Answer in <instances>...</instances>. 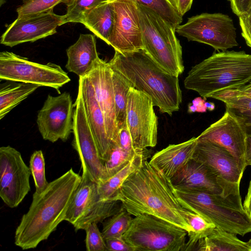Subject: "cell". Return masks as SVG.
<instances>
[{"label":"cell","mask_w":251,"mask_h":251,"mask_svg":"<svg viewBox=\"0 0 251 251\" xmlns=\"http://www.w3.org/2000/svg\"><path fill=\"white\" fill-rule=\"evenodd\" d=\"M119 201L131 215H151L184 229L188 234L192 232L180 213L182 207L170 179L147 160L123 184Z\"/></svg>","instance_id":"cell-1"},{"label":"cell","mask_w":251,"mask_h":251,"mask_svg":"<svg viewBox=\"0 0 251 251\" xmlns=\"http://www.w3.org/2000/svg\"><path fill=\"white\" fill-rule=\"evenodd\" d=\"M81 180V176L71 168L49 182L42 193L34 192L29 209L16 229L15 244L22 250H29L48 239L65 220Z\"/></svg>","instance_id":"cell-2"},{"label":"cell","mask_w":251,"mask_h":251,"mask_svg":"<svg viewBox=\"0 0 251 251\" xmlns=\"http://www.w3.org/2000/svg\"><path fill=\"white\" fill-rule=\"evenodd\" d=\"M108 62L133 87L147 95L160 112L172 116L179 109L182 96L178 76L162 69L143 50L124 53L115 50Z\"/></svg>","instance_id":"cell-3"},{"label":"cell","mask_w":251,"mask_h":251,"mask_svg":"<svg viewBox=\"0 0 251 251\" xmlns=\"http://www.w3.org/2000/svg\"><path fill=\"white\" fill-rule=\"evenodd\" d=\"M251 81V54L221 51L193 66L184 81L188 90L206 99L212 94L243 86Z\"/></svg>","instance_id":"cell-4"},{"label":"cell","mask_w":251,"mask_h":251,"mask_svg":"<svg viewBox=\"0 0 251 251\" xmlns=\"http://www.w3.org/2000/svg\"><path fill=\"white\" fill-rule=\"evenodd\" d=\"M173 190L182 207L202 216L216 227L241 236L251 232V217L244 208L240 193L225 196L174 186Z\"/></svg>","instance_id":"cell-5"},{"label":"cell","mask_w":251,"mask_h":251,"mask_svg":"<svg viewBox=\"0 0 251 251\" xmlns=\"http://www.w3.org/2000/svg\"><path fill=\"white\" fill-rule=\"evenodd\" d=\"M143 49L166 72L177 76L184 67L176 28L149 8L137 2Z\"/></svg>","instance_id":"cell-6"},{"label":"cell","mask_w":251,"mask_h":251,"mask_svg":"<svg viewBox=\"0 0 251 251\" xmlns=\"http://www.w3.org/2000/svg\"><path fill=\"white\" fill-rule=\"evenodd\" d=\"M188 232L154 216H135L123 235L133 251H182Z\"/></svg>","instance_id":"cell-7"},{"label":"cell","mask_w":251,"mask_h":251,"mask_svg":"<svg viewBox=\"0 0 251 251\" xmlns=\"http://www.w3.org/2000/svg\"><path fill=\"white\" fill-rule=\"evenodd\" d=\"M81 181L68 207L65 221L71 224L75 231L86 228L92 223H102L121 208L119 201H100L97 183L88 172L82 170Z\"/></svg>","instance_id":"cell-8"},{"label":"cell","mask_w":251,"mask_h":251,"mask_svg":"<svg viewBox=\"0 0 251 251\" xmlns=\"http://www.w3.org/2000/svg\"><path fill=\"white\" fill-rule=\"evenodd\" d=\"M0 78L50 87L59 93V89L71 80L59 65L34 62L7 51L0 53Z\"/></svg>","instance_id":"cell-9"},{"label":"cell","mask_w":251,"mask_h":251,"mask_svg":"<svg viewBox=\"0 0 251 251\" xmlns=\"http://www.w3.org/2000/svg\"><path fill=\"white\" fill-rule=\"evenodd\" d=\"M176 32L188 41L209 45L219 51L238 45L232 19L220 13H204L193 16L185 24L178 25Z\"/></svg>","instance_id":"cell-10"},{"label":"cell","mask_w":251,"mask_h":251,"mask_svg":"<svg viewBox=\"0 0 251 251\" xmlns=\"http://www.w3.org/2000/svg\"><path fill=\"white\" fill-rule=\"evenodd\" d=\"M152 100L131 87L128 91L126 122L134 147H154L157 143L158 118Z\"/></svg>","instance_id":"cell-11"},{"label":"cell","mask_w":251,"mask_h":251,"mask_svg":"<svg viewBox=\"0 0 251 251\" xmlns=\"http://www.w3.org/2000/svg\"><path fill=\"white\" fill-rule=\"evenodd\" d=\"M29 167L21 153L10 146L0 148V197L10 208L17 207L30 190Z\"/></svg>","instance_id":"cell-12"},{"label":"cell","mask_w":251,"mask_h":251,"mask_svg":"<svg viewBox=\"0 0 251 251\" xmlns=\"http://www.w3.org/2000/svg\"><path fill=\"white\" fill-rule=\"evenodd\" d=\"M74 105L71 95L64 92L48 95L37 117L38 130L45 140L66 141L73 132Z\"/></svg>","instance_id":"cell-13"},{"label":"cell","mask_w":251,"mask_h":251,"mask_svg":"<svg viewBox=\"0 0 251 251\" xmlns=\"http://www.w3.org/2000/svg\"><path fill=\"white\" fill-rule=\"evenodd\" d=\"M72 146L77 152L82 170L88 172L94 180H102L103 162L88 124L80 91L74 104Z\"/></svg>","instance_id":"cell-14"},{"label":"cell","mask_w":251,"mask_h":251,"mask_svg":"<svg viewBox=\"0 0 251 251\" xmlns=\"http://www.w3.org/2000/svg\"><path fill=\"white\" fill-rule=\"evenodd\" d=\"M63 18L53 10L18 17L2 35L0 44L12 47L51 35L56 32L57 26L62 25Z\"/></svg>","instance_id":"cell-15"},{"label":"cell","mask_w":251,"mask_h":251,"mask_svg":"<svg viewBox=\"0 0 251 251\" xmlns=\"http://www.w3.org/2000/svg\"><path fill=\"white\" fill-rule=\"evenodd\" d=\"M112 2L115 21L109 45L122 53L142 50L137 2L134 0H112Z\"/></svg>","instance_id":"cell-16"},{"label":"cell","mask_w":251,"mask_h":251,"mask_svg":"<svg viewBox=\"0 0 251 251\" xmlns=\"http://www.w3.org/2000/svg\"><path fill=\"white\" fill-rule=\"evenodd\" d=\"M93 87L96 99L103 114L106 130L111 146L118 144L112 70L109 62L99 57L85 76Z\"/></svg>","instance_id":"cell-17"},{"label":"cell","mask_w":251,"mask_h":251,"mask_svg":"<svg viewBox=\"0 0 251 251\" xmlns=\"http://www.w3.org/2000/svg\"><path fill=\"white\" fill-rule=\"evenodd\" d=\"M179 189H200L225 196L240 193V184L230 183L215 171L192 158L171 179Z\"/></svg>","instance_id":"cell-18"},{"label":"cell","mask_w":251,"mask_h":251,"mask_svg":"<svg viewBox=\"0 0 251 251\" xmlns=\"http://www.w3.org/2000/svg\"><path fill=\"white\" fill-rule=\"evenodd\" d=\"M247 137L245 129L240 121L226 110L223 116L204 130L197 138L213 142L226 149L244 171L247 167L245 161Z\"/></svg>","instance_id":"cell-19"},{"label":"cell","mask_w":251,"mask_h":251,"mask_svg":"<svg viewBox=\"0 0 251 251\" xmlns=\"http://www.w3.org/2000/svg\"><path fill=\"white\" fill-rule=\"evenodd\" d=\"M193 158L215 171L225 180L240 184L244 171L234 157L222 146L198 139Z\"/></svg>","instance_id":"cell-20"},{"label":"cell","mask_w":251,"mask_h":251,"mask_svg":"<svg viewBox=\"0 0 251 251\" xmlns=\"http://www.w3.org/2000/svg\"><path fill=\"white\" fill-rule=\"evenodd\" d=\"M78 89L83 101L86 117L104 163L108 158L111 145L108 138L103 114L96 99L93 86L86 77H79Z\"/></svg>","instance_id":"cell-21"},{"label":"cell","mask_w":251,"mask_h":251,"mask_svg":"<svg viewBox=\"0 0 251 251\" xmlns=\"http://www.w3.org/2000/svg\"><path fill=\"white\" fill-rule=\"evenodd\" d=\"M197 137L177 144H170L156 152L149 161L171 179L192 158Z\"/></svg>","instance_id":"cell-22"},{"label":"cell","mask_w":251,"mask_h":251,"mask_svg":"<svg viewBox=\"0 0 251 251\" xmlns=\"http://www.w3.org/2000/svg\"><path fill=\"white\" fill-rule=\"evenodd\" d=\"M66 52L68 60L65 67L68 71L79 77L86 76L99 57L95 36L80 34L77 41L67 49Z\"/></svg>","instance_id":"cell-23"},{"label":"cell","mask_w":251,"mask_h":251,"mask_svg":"<svg viewBox=\"0 0 251 251\" xmlns=\"http://www.w3.org/2000/svg\"><path fill=\"white\" fill-rule=\"evenodd\" d=\"M114 21V9L112 0H110L86 11L82 14L79 23L109 45Z\"/></svg>","instance_id":"cell-24"},{"label":"cell","mask_w":251,"mask_h":251,"mask_svg":"<svg viewBox=\"0 0 251 251\" xmlns=\"http://www.w3.org/2000/svg\"><path fill=\"white\" fill-rule=\"evenodd\" d=\"M150 151L146 149L136 154L123 169L108 179L97 183L98 192L100 201H119L121 188L126 180L148 160Z\"/></svg>","instance_id":"cell-25"},{"label":"cell","mask_w":251,"mask_h":251,"mask_svg":"<svg viewBox=\"0 0 251 251\" xmlns=\"http://www.w3.org/2000/svg\"><path fill=\"white\" fill-rule=\"evenodd\" d=\"M236 235L215 227L209 235L199 240L196 250L250 251L247 243L239 239Z\"/></svg>","instance_id":"cell-26"},{"label":"cell","mask_w":251,"mask_h":251,"mask_svg":"<svg viewBox=\"0 0 251 251\" xmlns=\"http://www.w3.org/2000/svg\"><path fill=\"white\" fill-rule=\"evenodd\" d=\"M39 87L36 84L20 82L2 87L0 90V119Z\"/></svg>","instance_id":"cell-27"},{"label":"cell","mask_w":251,"mask_h":251,"mask_svg":"<svg viewBox=\"0 0 251 251\" xmlns=\"http://www.w3.org/2000/svg\"><path fill=\"white\" fill-rule=\"evenodd\" d=\"M180 213L192 229L184 251L196 250L199 240L209 235L216 226L202 216L183 207Z\"/></svg>","instance_id":"cell-28"},{"label":"cell","mask_w":251,"mask_h":251,"mask_svg":"<svg viewBox=\"0 0 251 251\" xmlns=\"http://www.w3.org/2000/svg\"><path fill=\"white\" fill-rule=\"evenodd\" d=\"M112 70L116 121L119 130L126 123L127 95L129 89L132 86L120 73L112 69Z\"/></svg>","instance_id":"cell-29"},{"label":"cell","mask_w":251,"mask_h":251,"mask_svg":"<svg viewBox=\"0 0 251 251\" xmlns=\"http://www.w3.org/2000/svg\"><path fill=\"white\" fill-rule=\"evenodd\" d=\"M122 206L120 209L103 223L101 231L104 239L123 237L133 218Z\"/></svg>","instance_id":"cell-30"},{"label":"cell","mask_w":251,"mask_h":251,"mask_svg":"<svg viewBox=\"0 0 251 251\" xmlns=\"http://www.w3.org/2000/svg\"><path fill=\"white\" fill-rule=\"evenodd\" d=\"M220 100L225 103L226 110L232 113L240 121L247 135L251 136V98L234 97Z\"/></svg>","instance_id":"cell-31"},{"label":"cell","mask_w":251,"mask_h":251,"mask_svg":"<svg viewBox=\"0 0 251 251\" xmlns=\"http://www.w3.org/2000/svg\"><path fill=\"white\" fill-rule=\"evenodd\" d=\"M138 153L128 152L122 149L118 144H113L110 149L107 159L103 163L102 178L101 181L105 180L114 176Z\"/></svg>","instance_id":"cell-32"},{"label":"cell","mask_w":251,"mask_h":251,"mask_svg":"<svg viewBox=\"0 0 251 251\" xmlns=\"http://www.w3.org/2000/svg\"><path fill=\"white\" fill-rule=\"evenodd\" d=\"M134 0L153 10L175 28L182 22V16L178 12L173 0Z\"/></svg>","instance_id":"cell-33"},{"label":"cell","mask_w":251,"mask_h":251,"mask_svg":"<svg viewBox=\"0 0 251 251\" xmlns=\"http://www.w3.org/2000/svg\"><path fill=\"white\" fill-rule=\"evenodd\" d=\"M29 168L33 176L37 194L42 193L47 187L45 175V162L41 150L35 151L32 154L29 161Z\"/></svg>","instance_id":"cell-34"},{"label":"cell","mask_w":251,"mask_h":251,"mask_svg":"<svg viewBox=\"0 0 251 251\" xmlns=\"http://www.w3.org/2000/svg\"><path fill=\"white\" fill-rule=\"evenodd\" d=\"M110 0H69L66 3V13L63 15L62 25L69 23H79L82 14L100 3Z\"/></svg>","instance_id":"cell-35"},{"label":"cell","mask_w":251,"mask_h":251,"mask_svg":"<svg viewBox=\"0 0 251 251\" xmlns=\"http://www.w3.org/2000/svg\"><path fill=\"white\" fill-rule=\"evenodd\" d=\"M69 0H22L17 9L18 17L47 12L53 10L58 4L66 3Z\"/></svg>","instance_id":"cell-36"},{"label":"cell","mask_w":251,"mask_h":251,"mask_svg":"<svg viewBox=\"0 0 251 251\" xmlns=\"http://www.w3.org/2000/svg\"><path fill=\"white\" fill-rule=\"evenodd\" d=\"M85 230L86 234L85 245L87 251H107L105 239L97 223L89 225Z\"/></svg>","instance_id":"cell-37"},{"label":"cell","mask_w":251,"mask_h":251,"mask_svg":"<svg viewBox=\"0 0 251 251\" xmlns=\"http://www.w3.org/2000/svg\"><path fill=\"white\" fill-rule=\"evenodd\" d=\"M240 96L251 98V81L240 87L214 93L209 98L220 100L224 98Z\"/></svg>","instance_id":"cell-38"},{"label":"cell","mask_w":251,"mask_h":251,"mask_svg":"<svg viewBox=\"0 0 251 251\" xmlns=\"http://www.w3.org/2000/svg\"><path fill=\"white\" fill-rule=\"evenodd\" d=\"M118 145L124 151L131 153H137L146 149L134 147L126 123L119 130Z\"/></svg>","instance_id":"cell-39"},{"label":"cell","mask_w":251,"mask_h":251,"mask_svg":"<svg viewBox=\"0 0 251 251\" xmlns=\"http://www.w3.org/2000/svg\"><path fill=\"white\" fill-rule=\"evenodd\" d=\"M241 35L246 44L251 48V10L239 17Z\"/></svg>","instance_id":"cell-40"},{"label":"cell","mask_w":251,"mask_h":251,"mask_svg":"<svg viewBox=\"0 0 251 251\" xmlns=\"http://www.w3.org/2000/svg\"><path fill=\"white\" fill-rule=\"evenodd\" d=\"M105 241L107 251H133L123 237L108 238Z\"/></svg>","instance_id":"cell-41"},{"label":"cell","mask_w":251,"mask_h":251,"mask_svg":"<svg viewBox=\"0 0 251 251\" xmlns=\"http://www.w3.org/2000/svg\"><path fill=\"white\" fill-rule=\"evenodd\" d=\"M232 12L238 17L251 10V0H228Z\"/></svg>","instance_id":"cell-42"},{"label":"cell","mask_w":251,"mask_h":251,"mask_svg":"<svg viewBox=\"0 0 251 251\" xmlns=\"http://www.w3.org/2000/svg\"><path fill=\"white\" fill-rule=\"evenodd\" d=\"M193 0H173L179 14L183 16L191 8Z\"/></svg>","instance_id":"cell-43"},{"label":"cell","mask_w":251,"mask_h":251,"mask_svg":"<svg viewBox=\"0 0 251 251\" xmlns=\"http://www.w3.org/2000/svg\"><path fill=\"white\" fill-rule=\"evenodd\" d=\"M245 161L246 166H251V136L247 135L246 141Z\"/></svg>","instance_id":"cell-44"},{"label":"cell","mask_w":251,"mask_h":251,"mask_svg":"<svg viewBox=\"0 0 251 251\" xmlns=\"http://www.w3.org/2000/svg\"><path fill=\"white\" fill-rule=\"evenodd\" d=\"M243 206L251 217V179L250 181L247 194L244 201Z\"/></svg>","instance_id":"cell-45"},{"label":"cell","mask_w":251,"mask_h":251,"mask_svg":"<svg viewBox=\"0 0 251 251\" xmlns=\"http://www.w3.org/2000/svg\"><path fill=\"white\" fill-rule=\"evenodd\" d=\"M204 105L206 109H208L210 111L213 110L215 107V105L213 102H205Z\"/></svg>","instance_id":"cell-46"},{"label":"cell","mask_w":251,"mask_h":251,"mask_svg":"<svg viewBox=\"0 0 251 251\" xmlns=\"http://www.w3.org/2000/svg\"><path fill=\"white\" fill-rule=\"evenodd\" d=\"M247 243L248 246L249 247L250 251H251V239H250Z\"/></svg>","instance_id":"cell-47"}]
</instances>
